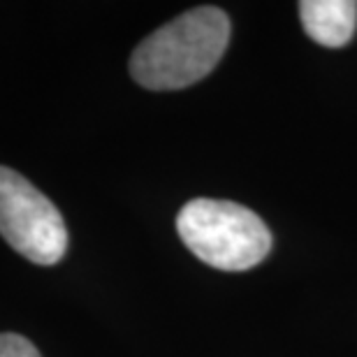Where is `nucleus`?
<instances>
[{
	"mask_svg": "<svg viewBox=\"0 0 357 357\" xmlns=\"http://www.w3.org/2000/svg\"><path fill=\"white\" fill-rule=\"evenodd\" d=\"M230 19L218 7H195L139 42L130 75L149 91H178L204 79L223 59Z\"/></svg>",
	"mask_w": 357,
	"mask_h": 357,
	"instance_id": "obj_1",
	"label": "nucleus"
},
{
	"mask_svg": "<svg viewBox=\"0 0 357 357\" xmlns=\"http://www.w3.org/2000/svg\"><path fill=\"white\" fill-rule=\"evenodd\" d=\"M176 232L192 255L223 271L253 269L271 251L262 218L227 199H190L176 216Z\"/></svg>",
	"mask_w": 357,
	"mask_h": 357,
	"instance_id": "obj_2",
	"label": "nucleus"
},
{
	"mask_svg": "<svg viewBox=\"0 0 357 357\" xmlns=\"http://www.w3.org/2000/svg\"><path fill=\"white\" fill-rule=\"evenodd\" d=\"M0 234L14 251L40 267H52L68 251L61 211L26 176L0 167Z\"/></svg>",
	"mask_w": 357,
	"mask_h": 357,
	"instance_id": "obj_3",
	"label": "nucleus"
},
{
	"mask_svg": "<svg viewBox=\"0 0 357 357\" xmlns=\"http://www.w3.org/2000/svg\"><path fill=\"white\" fill-rule=\"evenodd\" d=\"M306 35L323 47L339 49L353 40L357 26V3L353 0H302L299 3Z\"/></svg>",
	"mask_w": 357,
	"mask_h": 357,
	"instance_id": "obj_4",
	"label": "nucleus"
},
{
	"mask_svg": "<svg viewBox=\"0 0 357 357\" xmlns=\"http://www.w3.org/2000/svg\"><path fill=\"white\" fill-rule=\"evenodd\" d=\"M0 357H42L40 351L21 334H0Z\"/></svg>",
	"mask_w": 357,
	"mask_h": 357,
	"instance_id": "obj_5",
	"label": "nucleus"
}]
</instances>
